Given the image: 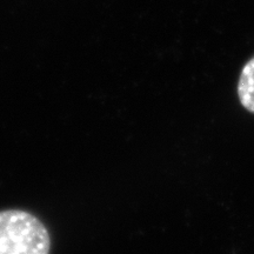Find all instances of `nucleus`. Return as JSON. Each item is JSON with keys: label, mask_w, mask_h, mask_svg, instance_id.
Masks as SVG:
<instances>
[{"label": "nucleus", "mask_w": 254, "mask_h": 254, "mask_svg": "<svg viewBox=\"0 0 254 254\" xmlns=\"http://www.w3.org/2000/svg\"><path fill=\"white\" fill-rule=\"evenodd\" d=\"M51 238L39 218L23 209L0 211V254H50Z\"/></svg>", "instance_id": "obj_1"}, {"label": "nucleus", "mask_w": 254, "mask_h": 254, "mask_svg": "<svg viewBox=\"0 0 254 254\" xmlns=\"http://www.w3.org/2000/svg\"><path fill=\"white\" fill-rule=\"evenodd\" d=\"M238 95L241 105L254 113V57L244 66L240 73Z\"/></svg>", "instance_id": "obj_2"}]
</instances>
